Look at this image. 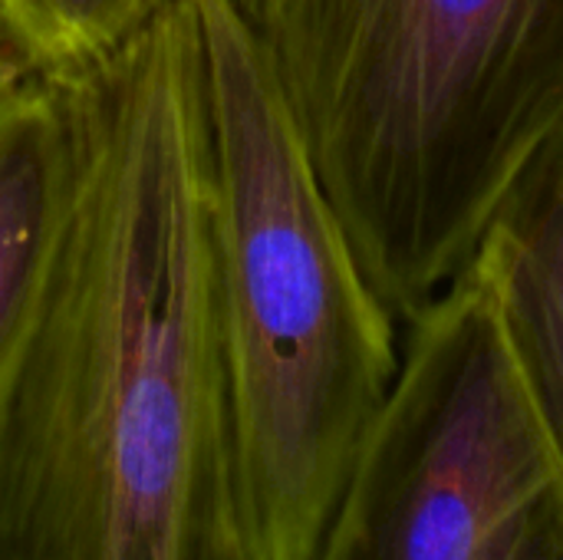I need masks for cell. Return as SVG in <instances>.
Masks as SVG:
<instances>
[{
  "mask_svg": "<svg viewBox=\"0 0 563 560\" xmlns=\"http://www.w3.org/2000/svg\"><path fill=\"white\" fill-rule=\"evenodd\" d=\"M20 76H26V69L20 66V59L10 53V46L0 40V92L7 89V86H13Z\"/></svg>",
  "mask_w": 563,
  "mask_h": 560,
  "instance_id": "8",
  "label": "cell"
},
{
  "mask_svg": "<svg viewBox=\"0 0 563 560\" xmlns=\"http://www.w3.org/2000/svg\"><path fill=\"white\" fill-rule=\"evenodd\" d=\"M181 0H0V40L26 73H86Z\"/></svg>",
  "mask_w": 563,
  "mask_h": 560,
  "instance_id": "7",
  "label": "cell"
},
{
  "mask_svg": "<svg viewBox=\"0 0 563 560\" xmlns=\"http://www.w3.org/2000/svg\"><path fill=\"white\" fill-rule=\"evenodd\" d=\"M356 257L406 327L563 155V0H264Z\"/></svg>",
  "mask_w": 563,
  "mask_h": 560,
  "instance_id": "3",
  "label": "cell"
},
{
  "mask_svg": "<svg viewBox=\"0 0 563 560\" xmlns=\"http://www.w3.org/2000/svg\"><path fill=\"white\" fill-rule=\"evenodd\" d=\"M208 92L234 560H313L402 363L274 59L234 0H191Z\"/></svg>",
  "mask_w": 563,
  "mask_h": 560,
  "instance_id": "2",
  "label": "cell"
},
{
  "mask_svg": "<svg viewBox=\"0 0 563 560\" xmlns=\"http://www.w3.org/2000/svg\"><path fill=\"white\" fill-rule=\"evenodd\" d=\"M482 254L521 380L563 462V155Z\"/></svg>",
  "mask_w": 563,
  "mask_h": 560,
  "instance_id": "6",
  "label": "cell"
},
{
  "mask_svg": "<svg viewBox=\"0 0 563 560\" xmlns=\"http://www.w3.org/2000/svg\"><path fill=\"white\" fill-rule=\"evenodd\" d=\"M82 158L76 76L26 73L0 92V393L40 320Z\"/></svg>",
  "mask_w": 563,
  "mask_h": 560,
  "instance_id": "5",
  "label": "cell"
},
{
  "mask_svg": "<svg viewBox=\"0 0 563 560\" xmlns=\"http://www.w3.org/2000/svg\"><path fill=\"white\" fill-rule=\"evenodd\" d=\"M234 3H238V7L244 10V17H247L251 23H254V20L261 17V7H264V0H234Z\"/></svg>",
  "mask_w": 563,
  "mask_h": 560,
  "instance_id": "9",
  "label": "cell"
},
{
  "mask_svg": "<svg viewBox=\"0 0 563 560\" xmlns=\"http://www.w3.org/2000/svg\"><path fill=\"white\" fill-rule=\"evenodd\" d=\"M76 79L82 175L0 393V560H234L191 0Z\"/></svg>",
  "mask_w": 563,
  "mask_h": 560,
  "instance_id": "1",
  "label": "cell"
},
{
  "mask_svg": "<svg viewBox=\"0 0 563 560\" xmlns=\"http://www.w3.org/2000/svg\"><path fill=\"white\" fill-rule=\"evenodd\" d=\"M313 560H563V462L488 257L402 327V363Z\"/></svg>",
  "mask_w": 563,
  "mask_h": 560,
  "instance_id": "4",
  "label": "cell"
}]
</instances>
